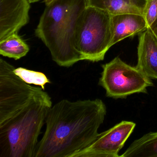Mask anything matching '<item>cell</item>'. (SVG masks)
<instances>
[{
    "label": "cell",
    "mask_w": 157,
    "mask_h": 157,
    "mask_svg": "<svg viewBox=\"0 0 157 157\" xmlns=\"http://www.w3.org/2000/svg\"><path fill=\"white\" fill-rule=\"evenodd\" d=\"M88 6L105 11L112 16L123 14L143 15L147 0H87Z\"/></svg>",
    "instance_id": "cell-10"
},
{
    "label": "cell",
    "mask_w": 157,
    "mask_h": 157,
    "mask_svg": "<svg viewBox=\"0 0 157 157\" xmlns=\"http://www.w3.org/2000/svg\"><path fill=\"white\" fill-rule=\"evenodd\" d=\"M29 0H0V41L29 23Z\"/></svg>",
    "instance_id": "cell-7"
},
{
    "label": "cell",
    "mask_w": 157,
    "mask_h": 157,
    "mask_svg": "<svg viewBox=\"0 0 157 157\" xmlns=\"http://www.w3.org/2000/svg\"><path fill=\"white\" fill-rule=\"evenodd\" d=\"M30 3H35V2H38L40 0H29Z\"/></svg>",
    "instance_id": "cell-17"
},
{
    "label": "cell",
    "mask_w": 157,
    "mask_h": 157,
    "mask_svg": "<svg viewBox=\"0 0 157 157\" xmlns=\"http://www.w3.org/2000/svg\"><path fill=\"white\" fill-rule=\"evenodd\" d=\"M106 114L101 99L59 101L48 113L34 157H72L95 140Z\"/></svg>",
    "instance_id": "cell-2"
},
{
    "label": "cell",
    "mask_w": 157,
    "mask_h": 157,
    "mask_svg": "<svg viewBox=\"0 0 157 157\" xmlns=\"http://www.w3.org/2000/svg\"><path fill=\"white\" fill-rule=\"evenodd\" d=\"M112 16L105 11L88 6L76 35L77 49L82 60L99 62L112 47Z\"/></svg>",
    "instance_id": "cell-4"
},
{
    "label": "cell",
    "mask_w": 157,
    "mask_h": 157,
    "mask_svg": "<svg viewBox=\"0 0 157 157\" xmlns=\"http://www.w3.org/2000/svg\"><path fill=\"white\" fill-rule=\"evenodd\" d=\"M122 157H157V132H150L133 141Z\"/></svg>",
    "instance_id": "cell-11"
},
{
    "label": "cell",
    "mask_w": 157,
    "mask_h": 157,
    "mask_svg": "<svg viewBox=\"0 0 157 157\" xmlns=\"http://www.w3.org/2000/svg\"><path fill=\"white\" fill-rule=\"evenodd\" d=\"M30 50L29 46L16 33L0 41V55L18 60L25 56Z\"/></svg>",
    "instance_id": "cell-12"
},
{
    "label": "cell",
    "mask_w": 157,
    "mask_h": 157,
    "mask_svg": "<svg viewBox=\"0 0 157 157\" xmlns=\"http://www.w3.org/2000/svg\"><path fill=\"white\" fill-rule=\"evenodd\" d=\"M87 7V0H54L46 6L40 17L36 36L60 67H69L82 60L77 49L76 35Z\"/></svg>",
    "instance_id": "cell-3"
},
{
    "label": "cell",
    "mask_w": 157,
    "mask_h": 157,
    "mask_svg": "<svg viewBox=\"0 0 157 157\" xmlns=\"http://www.w3.org/2000/svg\"><path fill=\"white\" fill-rule=\"evenodd\" d=\"M52 106L42 88L17 76L0 82V157H34L38 137Z\"/></svg>",
    "instance_id": "cell-1"
},
{
    "label": "cell",
    "mask_w": 157,
    "mask_h": 157,
    "mask_svg": "<svg viewBox=\"0 0 157 157\" xmlns=\"http://www.w3.org/2000/svg\"><path fill=\"white\" fill-rule=\"evenodd\" d=\"M54 0H44V2L46 6L50 4V3L54 1Z\"/></svg>",
    "instance_id": "cell-16"
},
{
    "label": "cell",
    "mask_w": 157,
    "mask_h": 157,
    "mask_svg": "<svg viewBox=\"0 0 157 157\" xmlns=\"http://www.w3.org/2000/svg\"><path fill=\"white\" fill-rule=\"evenodd\" d=\"M112 47L123 39L140 33L147 29L143 15L123 14L112 16Z\"/></svg>",
    "instance_id": "cell-9"
},
{
    "label": "cell",
    "mask_w": 157,
    "mask_h": 157,
    "mask_svg": "<svg viewBox=\"0 0 157 157\" xmlns=\"http://www.w3.org/2000/svg\"><path fill=\"white\" fill-rule=\"evenodd\" d=\"M142 15L149 28L157 19V0H147Z\"/></svg>",
    "instance_id": "cell-14"
},
{
    "label": "cell",
    "mask_w": 157,
    "mask_h": 157,
    "mask_svg": "<svg viewBox=\"0 0 157 157\" xmlns=\"http://www.w3.org/2000/svg\"><path fill=\"white\" fill-rule=\"evenodd\" d=\"M14 72L21 79L27 84L39 86L44 90L47 83H50V80L43 72L30 70L23 67L15 68Z\"/></svg>",
    "instance_id": "cell-13"
},
{
    "label": "cell",
    "mask_w": 157,
    "mask_h": 157,
    "mask_svg": "<svg viewBox=\"0 0 157 157\" xmlns=\"http://www.w3.org/2000/svg\"><path fill=\"white\" fill-rule=\"evenodd\" d=\"M136 124L123 121L110 129L99 133L88 147L72 157H119V151L133 132Z\"/></svg>",
    "instance_id": "cell-6"
},
{
    "label": "cell",
    "mask_w": 157,
    "mask_h": 157,
    "mask_svg": "<svg viewBox=\"0 0 157 157\" xmlns=\"http://www.w3.org/2000/svg\"><path fill=\"white\" fill-rule=\"evenodd\" d=\"M99 84L105 90L106 96L113 99H125L135 93L147 92L153 83L136 67L126 64L118 57L102 65Z\"/></svg>",
    "instance_id": "cell-5"
},
{
    "label": "cell",
    "mask_w": 157,
    "mask_h": 157,
    "mask_svg": "<svg viewBox=\"0 0 157 157\" xmlns=\"http://www.w3.org/2000/svg\"><path fill=\"white\" fill-rule=\"evenodd\" d=\"M149 28L152 31L157 39V19Z\"/></svg>",
    "instance_id": "cell-15"
},
{
    "label": "cell",
    "mask_w": 157,
    "mask_h": 157,
    "mask_svg": "<svg viewBox=\"0 0 157 157\" xmlns=\"http://www.w3.org/2000/svg\"><path fill=\"white\" fill-rule=\"evenodd\" d=\"M136 67L151 79H157V39L150 28L140 33Z\"/></svg>",
    "instance_id": "cell-8"
}]
</instances>
